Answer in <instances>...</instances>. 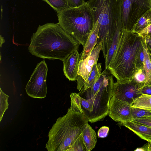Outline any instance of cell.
<instances>
[{"label":"cell","mask_w":151,"mask_h":151,"mask_svg":"<svg viewBox=\"0 0 151 151\" xmlns=\"http://www.w3.org/2000/svg\"><path fill=\"white\" fill-rule=\"evenodd\" d=\"M101 63H96L92 68L90 75L85 81L82 89L86 90L91 86L99 79L101 73Z\"/></svg>","instance_id":"18"},{"label":"cell","mask_w":151,"mask_h":151,"mask_svg":"<svg viewBox=\"0 0 151 151\" xmlns=\"http://www.w3.org/2000/svg\"><path fill=\"white\" fill-rule=\"evenodd\" d=\"M88 122L83 114L69 108L50 130L45 148L48 151H69Z\"/></svg>","instance_id":"5"},{"label":"cell","mask_w":151,"mask_h":151,"mask_svg":"<svg viewBox=\"0 0 151 151\" xmlns=\"http://www.w3.org/2000/svg\"><path fill=\"white\" fill-rule=\"evenodd\" d=\"M108 114L113 120L122 124L133 119L131 105L113 96L110 101Z\"/></svg>","instance_id":"11"},{"label":"cell","mask_w":151,"mask_h":151,"mask_svg":"<svg viewBox=\"0 0 151 151\" xmlns=\"http://www.w3.org/2000/svg\"><path fill=\"white\" fill-rule=\"evenodd\" d=\"M151 24V8L144 13L139 19L132 31L138 33Z\"/></svg>","instance_id":"17"},{"label":"cell","mask_w":151,"mask_h":151,"mask_svg":"<svg viewBox=\"0 0 151 151\" xmlns=\"http://www.w3.org/2000/svg\"><path fill=\"white\" fill-rule=\"evenodd\" d=\"M0 122L1 120L3 115L6 110L8 108L9 104L8 99L9 96L5 94L0 88Z\"/></svg>","instance_id":"23"},{"label":"cell","mask_w":151,"mask_h":151,"mask_svg":"<svg viewBox=\"0 0 151 151\" xmlns=\"http://www.w3.org/2000/svg\"><path fill=\"white\" fill-rule=\"evenodd\" d=\"M69 7L74 8L82 5L85 2L84 0H67Z\"/></svg>","instance_id":"30"},{"label":"cell","mask_w":151,"mask_h":151,"mask_svg":"<svg viewBox=\"0 0 151 151\" xmlns=\"http://www.w3.org/2000/svg\"><path fill=\"white\" fill-rule=\"evenodd\" d=\"M122 124L133 132L141 138L149 142H151V127L132 121Z\"/></svg>","instance_id":"13"},{"label":"cell","mask_w":151,"mask_h":151,"mask_svg":"<svg viewBox=\"0 0 151 151\" xmlns=\"http://www.w3.org/2000/svg\"><path fill=\"white\" fill-rule=\"evenodd\" d=\"M57 15L60 26L83 47L95 25L93 13L86 2L78 7L67 8Z\"/></svg>","instance_id":"6"},{"label":"cell","mask_w":151,"mask_h":151,"mask_svg":"<svg viewBox=\"0 0 151 151\" xmlns=\"http://www.w3.org/2000/svg\"><path fill=\"white\" fill-rule=\"evenodd\" d=\"M142 94L151 95V85L143 87L141 89Z\"/></svg>","instance_id":"33"},{"label":"cell","mask_w":151,"mask_h":151,"mask_svg":"<svg viewBox=\"0 0 151 151\" xmlns=\"http://www.w3.org/2000/svg\"><path fill=\"white\" fill-rule=\"evenodd\" d=\"M82 133L83 141L87 151H90L95 147L97 142L96 132L88 123L83 127Z\"/></svg>","instance_id":"15"},{"label":"cell","mask_w":151,"mask_h":151,"mask_svg":"<svg viewBox=\"0 0 151 151\" xmlns=\"http://www.w3.org/2000/svg\"><path fill=\"white\" fill-rule=\"evenodd\" d=\"M150 56H151V34H149L143 37Z\"/></svg>","instance_id":"31"},{"label":"cell","mask_w":151,"mask_h":151,"mask_svg":"<svg viewBox=\"0 0 151 151\" xmlns=\"http://www.w3.org/2000/svg\"><path fill=\"white\" fill-rule=\"evenodd\" d=\"M113 78L109 69H105L91 86L86 90L81 89L78 93L83 114L89 122L100 121L108 114L114 83Z\"/></svg>","instance_id":"3"},{"label":"cell","mask_w":151,"mask_h":151,"mask_svg":"<svg viewBox=\"0 0 151 151\" xmlns=\"http://www.w3.org/2000/svg\"><path fill=\"white\" fill-rule=\"evenodd\" d=\"M71 106L70 108L77 112L83 114L81 108L80 96L78 93H71L70 95Z\"/></svg>","instance_id":"22"},{"label":"cell","mask_w":151,"mask_h":151,"mask_svg":"<svg viewBox=\"0 0 151 151\" xmlns=\"http://www.w3.org/2000/svg\"><path fill=\"white\" fill-rule=\"evenodd\" d=\"M30 41L28 50L32 55L44 59L62 61L81 45L58 23H54L39 25Z\"/></svg>","instance_id":"1"},{"label":"cell","mask_w":151,"mask_h":151,"mask_svg":"<svg viewBox=\"0 0 151 151\" xmlns=\"http://www.w3.org/2000/svg\"><path fill=\"white\" fill-rule=\"evenodd\" d=\"M69 151H87L83 141L82 133L74 142Z\"/></svg>","instance_id":"25"},{"label":"cell","mask_w":151,"mask_h":151,"mask_svg":"<svg viewBox=\"0 0 151 151\" xmlns=\"http://www.w3.org/2000/svg\"><path fill=\"white\" fill-rule=\"evenodd\" d=\"M99 29V25L97 22H96L80 55V60H83L89 56L97 44Z\"/></svg>","instance_id":"14"},{"label":"cell","mask_w":151,"mask_h":151,"mask_svg":"<svg viewBox=\"0 0 151 151\" xmlns=\"http://www.w3.org/2000/svg\"><path fill=\"white\" fill-rule=\"evenodd\" d=\"M0 47H2V44L5 42V40L1 35H0Z\"/></svg>","instance_id":"34"},{"label":"cell","mask_w":151,"mask_h":151,"mask_svg":"<svg viewBox=\"0 0 151 151\" xmlns=\"http://www.w3.org/2000/svg\"><path fill=\"white\" fill-rule=\"evenodd\" d=\"M109 131L108 127L104 126L101 127L98 130L97 136L99 138H104L106 137Z\"/></svg>","instance_id":"29"},{"label":"cell","mask_w":151,"mask_h":151,"mask_svg":"<svg viewBox=\"0 0 151 151\" xmlns=\"http://www.w3.org/2000/svg\"><path fill=\"white\" fill-rule=\"evenodd\" d=\"M122 0H88L86 3L93 13L94 23L99 29L97 43L101 42L103 55L106 60L115 30L122 28Z\"/></svg>","instance_id":"4"},{"label":"cell","mask_w":151,"mask_h":151,"mask_svg":"<svg viewBox=\"0 0 151 151\" xmlns=\"http://www.w3.org/2000/svg\"><path fill=\"white\" fill-rule=\"evenodd\" d=\"M138 34L143 37H145L147 35L151 34V24Z\"/></svg>","instance_id":"32"},{"label":"cell","mask_w":151,"mask_h":151,"mask_svg":"<svg viewBox=\"0 0 151 151\" xmlns=\"http://www.w3.org/2000/svg\"><path fill=\"white\" fill-rule=\"evenodd\" d=\"M133 79L136 82L144 86L146 80V75L144 68L137 70L134 74Z\"/></svg>","instance_id":"26"},{"label":"cell","mask_w":151,"mask_h":151,"mask_svg":"<svg viewBox=\"0 0 151 151\" xmlns=\"http://www.w3.org/2000/svg\"><path fill=\"white\" fill-rule=\"evenodd\" d=\"M149 143L147 145L148 151H151V142H149Z\"/></svg>","instance_id":"35"},{"label":"cell","mask_w":151,"mask_h":151,"mask_svg":"<svg viewBox=\"0 0 151 151\" xmlns=\"http://www.w3.org/2000/svg\"><path fill=\"white\" fill-rule=\"evenodd\" d=\"M47 71V67L44 60L38 63L25 88L26 92L29 96L39 99L46 97Z\"/></svg>","instance_id":"8"},{"label":"cell","mask_w":151,"mask_h":151,"mask_svg":"<svg viewBox=\"0 0 151 151\" xmlns=\"http://www.w3.org/2000/svg\"><path fill=\"white\" fill-rule=\"evenodd\" d=\"M151 8V0H122V29L132 31L138 20Z\"/></svg>","instance_id":"7"},{"label":"cell","mask_w":151,"mask_h":151,"mask_svg":"<svg viewBox=\"0 0 151 151\" xmlns=\"http://www.w3.org/2000/svg\"><path fill=\"white\" fill-rule=\"evenodd\" d=\"M101 49V42L97 43L89 56L83 60H80L77 80V89L79 91L81 90L85 81L89 77L93 67L97 63Z\"/></svg>","instance_id":"10"},{"label":"cell","mask_w":151,"mask_h":151,"mask_svg":"<svg viewBox=\"0 0 151 151\" xmlns=\"http://www.w3.org/2000/svg\"><path fill=\"white\" fill-rule=\"evenodd\" d=\"M122 29H116L114 33L110 47L105 61V69H107L116 49L122 31Z\"/></svg>","instance_id":"16"},{"label":"cell","mask_w":151,"mask_h":151,"mask_svg":"<svg viewBox=\"0 0 151 151\" xmlns=\"http://www.w3.org/2000/svg\"><path fill=\"white\" fill-rule=\"evenodd\" d=\"M144 42L143 46L141 49L137 57L136 63V66L137 70L138 69L143 68L144 63L145 59Z\"/></svg>","instance_id":"27"},{"label":"cell","mask_w":151,"mask_h":151,"mask_svg":"<svg viewBox=\"0 0 151 151\" xmlns=\"http://www.w3.org/2000/svg\"><path fill=\"white\" fill-rule=\"evenodd\" d=\"M49 5L57 13L69 7L67 0H43Z\"/></svg>","instance_id":"21"},{"label":"cell","mask_w":151,"mask_h":151,"mask_svg":"<svg viewBox=\"0 0 151 151\" xmlns=\"http://www.w3.org/2000/svg\"><path fill=\"white\" fill-rule=\"evenodd\" d=\"M132 121L151 127V116L143 117L134 119Z\"/></svg>","instance_id":"28"},{"label":"cell","mask_w":151,"mask_h":151,"mask_svg":"<svg viewBox=\"0 0 151 151\" xmlns=\"http://www.w3.org/2000/svg\"><path fill=\"white\" fill-rule=\"evenodd\" d=\"M143 86L133 79L129 82L123 83H120L117 80L113 84L112 96L126 101L131 105L142 94L141 89Z\"/></svg>","instance_id":"9"},{"label":"cell","mask_w":151,"mask_h":151,"mask_svg":"<svg viewBox=\"0 0 151 151\" xmlns=\"http://www.w3.org/2000/svg\"><path fill=\"white\" fill-rule=\"evenodd\" d=\"M80 57L78 49H76L63 61L64 74L70 81L77 80Z\"/></svg>","instance_id":"12"},{"label":"cell","mask_w":151,"mask_h":151,"mask_svg":"<svg viewBox=\"0 0 151 151\" xmlns=\"http://www.w3.org/2000/svg\"><path fill=\"white\" fill-rule=\"evenodd\" d=\"M132 113L133 119L143 117L151 116V110L132 107Z\"/></svg>","instance_id":"24"},{"label":"cell","mask_w":151,"mask_h":151,"mask_svg":"<svg viewBox=\"0 0 151 151\" xmlns=\"http://www.w3.org/2000/svg\"><path fill=\"white\" fill-rule=\"evenodd\" d=\"M150 58H151V56H150Z\"/></svg>","instance_id":"36"},{"label":"cell","mask_w":151,"mask_h":151,"mask_svg":"<svg viewBox=\"0 0 151 151\" xmlns=\"http://www.w3.org/2000/svg\"><path fill=\"white\" fill-rule=\"evenodd\" d=\"M144 38L138 34L122 29L119 41L107 69L120 83L132 80L137 70V57Z\"/></svg>","instance_id":"2"},{"label":"cell","mask_w":151,"mask_h":151,"mask_svg":"<svg viewBox=\"0 0 151 151\" xmlns=\"http://www.w3.org/2000/svg\"><path fill=\"white\" fill-rule=\"evenodd\" d=\"M144 49L145 59L143 68L146 73V80L143 86L151 85V60L145 40Z\"/></svg>","instance_id":"20"},{"label":"cell","mask_w":151,"mask_h":151,"mask_svg":"<svg viewBox=\"0 0 151 151\" xmlns=\"http://www.w3.org/2000/svg\"><path fill=\"white\" fill-rule=\"evenodd\" d=\"M131 106L134 108L151 110V95L142 94L134 101Z\"/></svg>","instance_id":"19"}]
</instances>
